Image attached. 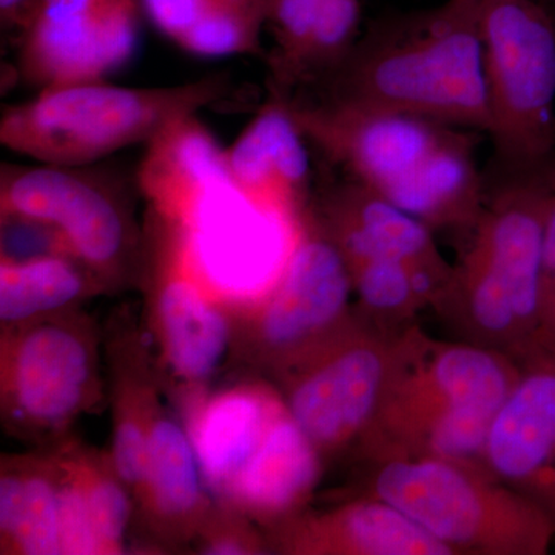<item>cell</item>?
I'll return each instance as SVG.
<instances>
[{
  "mask_svg": "<svg viewBox=\"0 0 555 555\" xmlns=\"http://www.w3.org/2000/svg\"><path fill=\"white\" fill-rule=\"evenodd\" d=\"M295 93L488 133L480 0L371 22L341 64Z\"/></svg>",
  "mask_w": 555,
  "mask_h": 555,
  "instance_id": "cell-1",
  "label": "cell"
},
{
  "mask_svg": "<svg viewBox=\"0 0 555 555\" xmlns=\"http://www.w3.org/2000/svg\"><path fill=\"white\" fill-rule=\"evenodd\" d=\"M520 375L511 353L463 339L437 341L408 326L396 377L358 449L367 463L430 456L481 465Z\"/></svg>",
  "mask_w": 555,
  "mask_h": 555,
  "instance_id": "cell-2",
  "label": "cell"
},
{
  "mask_svg": "<svg viewBox=\"0 0 555 555\" xmlns=\"http://www.w3.org/2000/svg\"><path fill=\"white\" fill-rule=\"evenodd\" d=\"M554 175H494L488 185L469 246L436 305L463 341L517 360L546 346L542 244Z\"/></svg>",
  "mask_w": 555,
  "mask_h": 555,
  "instance_id": "cell-3",
  "label": "cell"
},
{
  "mask_svg": "<svg viewBox=\"0 0 555 555\" xmlns=\"http://www.w3.org/2000/svg\"><path fill=\"white\" fill-rule=\"evenodd\" d=\"M240 102L229 73L170 87H122L108 80L50 87L3 108L0 142L38 164L93 166L120 150L147 145L178 120Z\"/></svg>",
  "mask_w": 555,
  "mask_h": 555,
  "instance_id": "cell-4",
  "label": "cell"
},
{
  "mask_svg": "<svg viewBox=\"0 0 555 555\" xmlns=\"http://www.w3.org/2000/svg\"><path fill=\"white\" fill-rule=\"evenodd\" d=\"M364 495L396 506L452 555H545L555 539L553 521L480 463L374 462Z\"/></svg>",
  "mask_w": 555,
  "mask_h": 555,
  "instance_id": "cell-5",
  "label": "cell"
},
{
  "mask_svg": "<svg viewBox=\"0 0 555 555\" xmlns=\"http://www.w3.org/2000/svg\"><path fill=\"white\" fill-rule=\"evenodd\" d=\"M495 175L555 169V17L540 0H480Z\"/></svg>",
  "mask_w": 555,
  "mask_h": 555,
  "instance_id": "cell-6",
  "label": "cell"
},
{
  "mask_svg": "<svg viewBox=\"0 0 555 555\" xmlns=\"http://www.w3.org/2000/svg\"><path fill=\"white\" fill-rule=\"evenodd\" d=\"M404 331L356 315L281 375L288 415L321 455L360 447L396 377Z\"/></svg>",
  "mask_w": 555,
  "mask_h": 555,
  "instance_id": "cell-7",
  "label": "cell"
},
{
  "mask_svg": "<svg viewBox=\"0 0 555 555\" xmlns=\"http://www.w3.org/2000/svg\"><path fill=\"white\" fill-rule=\"evenodd\" d=\"M91 166H11L0 173L2 218L46 225L101 281L118 278L137 250L119 185Z\"/></svg>",
  "mask_w": 555,
  "mask_h": 555,
  "instance_id": "cell-8",
  "label": "cell"
},
{
  "mask_svg": "<svg viewBox=\"0 0 555 555\" xmlns=\"http://www.w3.org/2000/svg\"><path fill=\"white\" fill-rule=\"evenodd\" d=\"M352 276L310 206L254 326L255 352L283 375L353 320Z\"/></svg>",
  "mask_w": 555,
  "mask_h": 555,
  "instance_id": "cell-9",
  "label": "cell"
},
{
  "mask_svg": "<svg viewBox=\"0 0 555 555\" xmlns=\"http://www.w3.org/2000/svg\"><path fill=\"white\" fill-rule=\"evenodd\" d=\"M141 0H36L16 39V75L36 90L100 82L137 56Z\"/></svg>",
  "mask_w": 555,
  "mask_h": 555,
  "instance_id": "cell-10",
  "label": "cell"
},
{
  "mask_svg": "<svg viewBox=\"0 0 555 555\" xmlns=\"http://www.w3.org/2000/svg\"><path fill=\"white\" fill-rule=\"evenodd\" d=\"M286 98L310 147L382 196L415 173L455 130L418 116L308 93Z\"/></svg>",
  "mask_w": 555,
  "mask_h": 555,
  "instance_id": "cell-11",
  "label": "cell"
},
{
  "mask_svg": "<svg viewBox=\"0 0 555 555\" xmlns=\"http://www.w3.org/2000/svg\"><path fill=\"white\" fill-rule=\"evenodd\" d=\"M152 214V275L160 343L169 366L190 383L210 378L230 346L229 321L204 294L188 232Z\"/></svg>",
  "mask_w": 555,
  "mask_h": 555,
  "instance_id": "cell-12",
  "label": "cell"
},
{
  "mask_svg": "<svg viewBox=\"0 0 555 555\" xmlns=\"http://www.w3.org/2000/svg\"><path fill=\"white\" fill-rule=\"evenodd\" d=\"M520 363V379L496 415L481 465L555 525V347H539Z\"/></svg>",
  "mask_w": 555,
  "mask_h": 555,
  "instance_id": "cell-13",
  "label": "cell"
},
{
  "mask_svg": "<svg viewBox=\"0 0 555 555\" xmlns=\"http://www.w3.org/2000/svg\"><path fill=\"white\" fill-rule=\"evenodd\" d=\"M94 356L80 328L47 321L25 328L3 361V392L27 427L68 425L93 396Z\"/></svg>",
  "mask_w": 555,
  "mask_h": 555,
  "instance_id": "cell-14",
  "label": "cell"
},
{
  "mask_svg": "<svg viewBox=\"0 0 555 555\" xmlns=\"http://www.w3.org/2000/svg\"><path fill=\"white\" fill-rule=\"evenodd\" d=\"M308 147L287 98L268 91L257 115L225 149L230 177L255 206L299 224L313 201Z\"/></svg>",
  "mask_w": 555,
  "mask_h": 555,
  "instance_id": "cell-15",
  "label": "cell"
},
{
  "mask_svg": "<svg viewBox=\"0 0 555 555\" xmlns=\"http://www.w3.org/2000/svg\"><path fill=\"white\" fill-rule=\"evenodd\" d=\"M312 210L349 268L371 259L452 268L438 250L433 229L352 179L324 190L318 201L313 196Z\"/></svg>",
  "mask_w": 555,
  "mask_h": 555,
  "instance_id": "cell-16",
  "label": "cell"
},
{
  "mask_svg": "<svg viewBox=\"0 0 555 555\" xmlns=\"http://www.w3.org/2000/svg\"><path fill=\"white\" fill-rule=\"evenodd\" d=\"M268 91L291 96L341 64L361 36L360 0H272Z\"/></svg>",
  "mask_w": 555,
  "mask_h": 555,
  "instance_id": "cell-17",
  "label": "cell"
},
{
  "mask_svg": "<svg viewBox=\"0 0 555 555\" xmlns=\"http://www.w3.org/2000/svg\"><path fill=\"white\" fill-rule=\"evenodd\" d=\"M137 182L150 210L182 229L211 196L235 184L225 149L198 115L178 120L145 145Z\"/></svg>",
  "mask_w": 555,
  "mask_h": 555,
  "instance_id": "cell-18",
  "label": "cell"
},
{
  "mask_svg": "<svg viewBox=\"0 0 555 555\" xmlns=\"http://www.w3.org/2000/svg\"><path fill=\"white\" fill-rule=\"evenodd\" d=\"M281 542L294 554L452 555L406 514L372 495L320 516L292 517Z\"/></svg>",
  "mask_w": 555,
  "mask_h": 555,
  "instance_id": "cell-19",
  "label": "cell"
},
{
  "mask_svg": "<svg viewBox=\"0 0 555 555\" xmlns=\"http://www.w3.org/2000/svg\"><path fill=\"white\" fill-rule=\"evenodd\" d=\"M477 131L455 129L415 173L387 196L427 228L473 230L488 184L476 160Z\"/></svg>",
  "mask_w": 555,
  "mask_h": 555,
  "instance_id": "cell-20",
  "label": "cell"
},
{
  "mask_svg": "<svg viewBox=\"0 0 555 555\" xmlns=\"http://www.w3.org/2000/svg\"><path fill=\"white\" fill-rule=\"evenodd\" d=\"M323 455L286 411L276 416L228 496L254 516L291 520L312 494Z\"/></svg>",
  "mask_w": 555,
  "mask_h": 555,
  "instance_id": "cell-21",
  "label": "cell"
},
{
  "mask_svg": "<svg viewBox=\"0 0 555 555\" xmlns=\"http://www.w3.org/2000/svg\"><path fill=\"white\" fill-rule=\"evenodd\" d=\"M144 17L192 56L264 60L272 0H141Z\"/></svg>",
  "mask_w": 555,
  "mask_h": 555,
  "instance_id": "cell-22",
  "label": "cell"
},
{
  "mask_svg": "<svg viewBox=\"0 0 555 555\" xmlns=\"http://www.w3.org/2000/svg\"><path fill=\"white\" fill-rule=\"evenodd\" d=\"M283 411V398L254 387L230 389L204 404L192 440L206 483L228 495Z\"/></svg>",
  "mask_w": 555,
  "mask_h": 555,
  "instance_id": "cell-23",
  "label": "cell"
},
{
  "mask_svg": "<svg viewBox=\"0 0 555 555\" xmlns=\"http://www.w3.org/2000/svg\"><path fill=\"white\" fill-rule=\"evenodd\" d=\"M100 283V278L69 255L2 258L0 320L3 326H14L49 315L86 297Z\"/></svg>",
  "mask_w": 555,
  "mask_h": 555,
  "instance_id": "cell-24",
  "label": "cell"
},
{
  "mask_svg": "<svg viewBox=\"0 0 555 555\" xmlns=\"http://www.w3.org/2000/svg\"><path fill=\"white\" fill-rule=\"evenodd\" d=\"M204 478L195 444L170 416L149 422V467L144 495L158 516L189 520L203 506Z\"/></svg>",
  "mask_w": 555,
  "mask_h": 555,
  "instance_id": "cell-25",
  "label": "cell"
},
{
  "mask_svg": "<svg viewBox=\"0 0 555 555\" xmlns=\"http://www.w3.org/2000/svg\"><path fill=\"white\" fill-rule=\"evenodd\" d=\"M0 534L7 547L25 555H60V485L43 473H3Z\"/></svg>",
  "mask_w": 555,
  "mask_h": 555,
  "instance_id": "cell-26",
  "label": "cell"
},
{
  "mask_svg": "<svg viewBox=\"0 0 555 555\" xmlns=\"http://www.w3.org/2000/svg\"><path fill=\"white\" fill-rule=\"evenodd\" d=\"M412 268L396 259H371L350 266L361 317L389 331L406 327L408 318L423 308L412 283Z\"/></svg>",
  "mask_w": 555,
  "mask_h": 555,
  "instance_id": "cell-27",
  "label": "cell"
},
{
  "mask_svg": "<svg viewBox=\"0 0 555 555\" xmlns=\"http://www.w3.org/2000/svg\"><path fill=\"white\" fill-rule=\"evenodd\" d=\"M82 477L102 554L122 553L131 517L130 489L116 476Z\"/></svg>",
  "mask_w": 555,
  "mask_h": 555,
  "instance_id": "cell-28",
  "label": "cell"
},
{
  "mask_svg": "<svg viewBox=\"0 0 555 555\" xmlns=\"http://www.w3.org/2000/svg\"><path fill=\"white\" fill-rule=\"evenodd\" d=\"M62 554H102L82 474L60 485Z\"/></svg>",
  "mask_w": 555,
  "mask_h": 555,
  "instance_id": "cell-29",
  "label": "cell"
},
{
  "mask_svg": "<svg viewBox=\"0 0 555 555\" xmlns=\"http://www.w3.org/2000/svg\"><path fill=\"white\" fill-rule=\"evenodd\" d=\"M112 465L115 476L130 491L144 494L149 467V423L120 414L113 429Z\"/></svg>",
  "mask_w": 555,
  "mask_h": 555,
  "instance_id": "cell-30",
  "label": "cell"
},
{
  "mask_svg": "<svg viewBox=\"0 0 555 555\" xmlns=\"http://www.w3.org/2000/svg\"><path fill=\"white\" fill-rule=\"evenodd\" d=\"M542 331L545 345L555 346V175L543 229Z\"/></svg>",
  "mask_w": 555,
  "mask_h": 555,
  "instance_id": "cell-31",
  "label": "cell"
},
{
  "mask_svg": "<svg viewBox=\"0 0 555 555\" xmlns=\"http://www.w3.org/2000/svg\"><path fill=\"white\" fill-rule=\"evenodd\" d=\"M36 0H0V25L7 35L20 38Z\"/></svg>",
  "mask_w": 555,
  "mask_h": 555,
  "instance_id": "cell-32",
  "label": "cell"
},
{
  "mask_svg": "<svg viewBox=\"0 0 555 555\" xmlns=\"http://www.w3.org/2000/svg\"><path fill=\"white\" fill-rule=\"evenodd\" d=\"M250 545L244 542L243 539L235 535H219L208 542V545L204 546V553L206 554H246L250 553Z\"/></svg>",
  "mask_w": 555,
  "mask_h": 555,
  "instance_id": "cell-33",
  "label": "cell"
},
{
  "mask_svg": "<svg viewBox=\"0 0 555 555\" xmlns=\"http://www.w3.org/2000/svg\"><path fill=\"white\" fill-rule=\"evenodd\" d=\"M540 2L545 3L547 7H555V0H540Z\"/></svg>",
  "mask_w": 555,
  "mask_h": 555,
  "instance_id": "cell-34",
  "label": "cell"
},
{
  "mask_svg": "<svg viewBox=\"0 0 555 555\" xmlns=\"http://www.w3.org/2000/svg\"><path fill=\"white\" fill-rule=\"evenodd\" d=\"M554 17H555V13H554Z\"/></svg>",
  "mask_w": 555,
  "mask_h": 555,
  "instance_id": "cell-35",
  "label": "cell"
}]
</instances>
